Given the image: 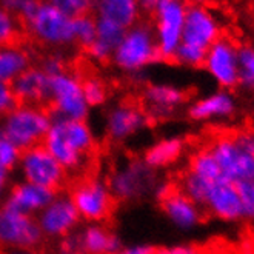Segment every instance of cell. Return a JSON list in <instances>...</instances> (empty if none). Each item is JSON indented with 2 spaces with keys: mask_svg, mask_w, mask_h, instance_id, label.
<instances>
[{
  "mask_svg": "<svg viewBox=\"0 0 254 254\" xmlns=\"http://www.w3.org/2000/svg\"><path fill=\"white\" fill-rule=\"evenodd\" d=\"M42 145L69 174L86 170L96 151L97 140L86 121L53 117Z\"/></svg>",
  "mask_w": 254,
  "mask_h": 254,
  "instance_id": "cell-1",
  "label": "cell"
},
{
  "mask_svg": "<svg viewBox=\"0 0 254 254\" xmlns=\"http://www.w3.org/2000/svg\"><path fill=\"white\" fill-rule=\"evenodd\" d=\"M160 59L151 25L136 23L125 29L111 62L117 69L127 74H139Z\"/></svg>",
  "mask_w": 254,
  "mask_h": 254,
  "instance_id": "cell-2",
  "label": "cell"
},
{
  "mask_svg": "<svg viewBox=\"0 0 254 254\" xmlns=\"http://www.w3.org/2000/svg\"><path fill=\"white\" fill-rule=\"evenodd\" d=\"M51 122L53 116L45 107L17 103V107L2 117L0 129L20 151H25L43 143Z\"/></svg>",
  "mask_w": 254,
  "mask_h": 254,
  "instance_id": "cell-3",
  "label": "cell"
},
{
  "mask_svg": "<svg viewBox=\"0 0 254 254\" xmlns=\"http://www.w3.org/2000/svg\"><path fill=\"white\" fill-rule=\"evenodd\" d=\"M48 103L53 117L69 119V121H86L91 111L83 94L82 77L68 69L50 77Z\"/></svg>",
  "mask_w": 254,
  "mask_h": 254,
  "instance_id": "cell-4",
  "label": "cell"
},
{
  "mask_svg": "<svg viewBox=\"0 0 254 254\" xmlns=\"http://www.w3.org/2000/svg\"><path fill=\"white\" fill-rule=\"evenodd\" d=\"M72 20L74 17L66 12L47 2H40L36 12L25 23L28 33L39 43L51 48H64L76 43Z\"/></svg>",
  "mask_w": 254,
  "mask_h": 254,
  "instance_id": "cell-5",
  "label": "cell"
},
{
  "mask_svg": "<svg viewBox=\"0 0 254 254\" xmlns=\"http://www.w3.org/2000/svg\"><path fill=\"white\" fill-rule=\"evenodd\" d=\"M107 182L116 200L134 202L153 194L159 179L142 159H132L117 167Z\"/></svg>",
  "mask_w": 254,
  "mask_h": 254,
  "instance_id": "cell-6",
  "label": "cell"
},
{
  "mask_svg": "<svg viewBox=\"0 0 254 254\" xmlns=\"http://www.w3.org/2000/svg\"><path fill=\"white\" fill-rule=\"evenodd\" d=\"M69 197L86 223H103L113 214L116 205L108 182L100 177L82 179L71 188Z\"/></svg>",
  "mask_w": 254,
  "mask_h": 254,
  "instance_id": "cell-7",
  "label": "cell"
},
{
  "mask_svg": "<svg viewBox=\"0 0 254 254\" xmlns=\"http://www.w3.org/2000/svg\"><path fill=\"white\" fill-rule=\"evenodd\" d=\"M188 5L184 0H160L154 14L153 33L159 56L163 61H173V57L182 43L184 23Z\"/></svg>",
  "mask_w": 254,
  "mask_h": 254,
  "instance_id": "cell-8",
  "label": "cell"
},
{
  "mask_svg": "<svg viewBox=\"0 0 254 254\" xmlns=\"http://www.w3.org/2000/svg\"><path fill=\"white\" fill-rule=\"evenodd\" d=\"M16 171L20 176V181L50 188L53 191L61 190L68 177V173L64 170V167L43 145L22 151Z\"/></svg>",
  "mask_w": 254,
  "mask_h": 254,
  "instance_id": "cell-9",
  "label": "cell"
},
{
  "mask_svg": "<svg viewBox=\"0 0 254 254\" xmlns=\"http://www.w3.org/2000/svg\"><path fill=\"white\" fill-rule=\"evenodd\" d=\"M43 236L36 217L14 211L6 205L0 206V250L20 251L37 250Z\"/></svg>",
  "mask_w": 254,
  "mask_h": 254,
  "instance_id": "cell-10",
  "label": "cell"
},
{
  "mask_svg": "<svg viewBox=\"0 0 254 254\" xmlns=\"http://www.w3.org/2000/svg\"><path fill=\"white\" fill-rule=\"evenodd\" d=\"M36 220L43 239L51 241H61L76 233L82 222L69 194L61 192H56L54 199L36 216Z\"/></svg>",
  "mask_w": 254,
  "mask_h": 254,
  "instance_id": "cell-11",
  "label": "cell"
},
{
  "mask_svg": "<svg viewBox=\"0 0 254 254\" xmlns=\"http://www.w3.org/2000/svg\"><path fill=\"white\" fill-rule=\"evenodd\" d=\"M208 148L217 162L222 177L234 184L245 181L254 182V156L247 154L236 143L233 134L216 137Z\"/></svg>",
  "mask_w": 254,
  "mask_h": 254,
  "instance_id": "cell-12",
  "label": "cell"
},
{
  "mask_svg": "<svg viewBox=\"0 0 254 254\" xmlns=\"http://www.w3.org/2000/svg\"><path fill=\"white\" fill-rule=\"evenodd\" d=\"M149 125L146 111L131 102L111 107L103 119V132L114 143H125L140 134Z\"/></svg>",
  "mask_w": 254,
  "mask_h": 254,
  "instance_id": "cell-13",
  "label": "cell"
},
{
  "mask_svg": "<svg viewBox=\"0 0 254 254\" xmlns=\"http://www.w3.org/2000/svg\"><path fill=\"white\" fill-rule=\"evenodd\" d=\"M237 45L228 39L220 37L206 50L203 68L220 89H230L239 85V59Z\"/></svg>",
  "mask_w": 254,
  "mask_h": 254,
  "instance_id": "cell-14",
  "label": "cell"
},
{
  "mask_svg": "<svg viewBox=\"0 0 254 254\" xmlns=\"http://www.w3.org/2000/svg\"><path fill=\"white\" fill-rule=\"evenodd\" d=\"M222 37V25L216 14L205 5H190L184 23L182 42L192 47L208 50Z\"/></svg>",
  "mask_w": 254,
  "mask_h": 254,
  "instance_id": "cell-15",
  "label": "cell"
},
{
  "mask_svg": "<svg viewBox=\"0 0 254 254\" xmlns=\"http://www.w3.org/2000/svg\"><path fill=\"white\" fill-rule=\"evenodd\" d=\"M142 99L149 119L165 121L184 105L187 94L182 88L171 83H151L143 89Z\"/></svg>",
  "mask_w": 254,
  "mask_h": 254,
  "instance_id": "cell-16",
  "label": "cell"
},
{
  "mask_svg": "<svg viewBox=\"0 0 254 254\" xmlns=\"http://www.w3.org/2000/svg\"><path fill=\"white\" fill-rule=\"evenodd\" d=\"M203 208L211 216L223 222L244 220L237 187L234 182L228 181L225 177H220L219 181L211 185Z\"/></svg>",
  "mask_w": 254,
  "mask_h": 254,
  "instance_id": "cell-17",
  "label": "cell"
},
{
  "mask_svg": "<svg viewBox=\"0 0 254 254\" xmlns=\"http://www.w3.org/2000/svg\"><path fill=\"white\" fill-rule=\"evenodd\" d=\"M57 191L20 181L14 184L3 205L14 211L36 217L56 196Z\"/></svg>",
  "mask_w": 254,
  "mask_h": 254,
  "instance_id": "cell-18",
  "label": "cell"
},
{
  "mask_svg": "<svg viewBox=\"0 0 254 254\" xmlns=\"http://www.w3.org/2000/svg\"><path fill=\"white\" fill-rule=\"evenodd\" d=\"M11 86L17 103L45 107L50 102V76L40 66H29Z\"/></svg>",
  "mask_w": 254,
  "mask_h": 254,
  "instance_id": "cell-19",
  "label": "cell"
},
{
  "mask_svg": "<svg viewBox=\"0 0 254 254\" xmlns=\"http://www.w3.org/2000/svg\"><path fill=\"white\" fill-rule=\"evenodd\" d=\"M160 206L168 220L182 231L192 230L202 220V208L177 188H174L165 199L160 200Z\"/></svg>",
  "mask_w": 254,
  "mask_h": 254,
  "instance_id": "cell-20",
  "label": "cell"
},
{
  "mask_svg": "<svg viewBox=\"0 0 254 254\" xmlns=\"http://www.w3.org/2000/svg\"><path fill=\"white\" fill-rule=\"evenodd\" d=\"M236 107V99L231 91L217 89V91L192 102L188 108V116L194 122H210L233 116Z\"/></svg>",
  "mask_w": 254,
  "mask_h": 254,
  "instance_id": "cell-21",
  "label": "cell"
},
{
  "mask_svg": "<svg viewBox=\"0 0 254 254\" xmlns=\"http://www.w3.org/2000/svg\"><path fill=\"white\" fill-rule=\"evenodd\" d=\"M85 254H114L122 250V241L103 223H86L77 231Z\"/></svg>",
  "mask_w": 254,
  "mask_h": 254,
  "instance_id": "cell-22",
  "label": "cell"
},
{
  "mask_svg": "<svg viewBox=\"0 0 254 254\" xmlns=\"http://www.w3.org/2000/svg\"><path fill=\"white\" fill-rule=\"evenodd\" d=\"M93 9L96 19L111 22L122 29L134 26L140 19L137 0H94Z\"/></svg>",
  "mask_w": 254,
  "mask_h": 254,
  "instance_id": "cell-23",
  "label": "cell"
},
{
  "mask_svg": "<svg viewBox=\"0 0 254 254\" xmlns=\"http://www.w3.org/2000/svg\"><path fill=\"white\" fill-rule=\"evenodd\" d=\"M96 23H97L96 39L86 48V53L94 62L105 64L111 61V57L117 48L119 42H121L125 29L119 28L117 25L111 22L100 20V19H96Z\"/></svg>",
  "mask_w": 254,
  "mask_h": 254,
  "instance_id": "cell-24",
  "label": "cell"
},
{
  "mask_svg": "<svg viewBox=\"0 0 254 254\" xmlns=\"http://www.w3.org/2000/svg\"><path fill=\"white\" fill-rule=\"evenodd\" d=\"M187 143L182 137H165L154 142L149 146L145 154H143V162L149 168H153L154 171L163 170L167 167H171L181 159L185 153Z\"/></svg>",
  "mask_w": 254,
  "mask_h": 254,
  "instance_id": "cell-25",
  "label": "cell"
},
{
  "mask_svg": "<svg viewBox=\"0 0 254 254\" xmlns=\"http://www.w3.org/2000/svg\"><path fill=\"white\" fill-rule=\"evenodd\" d=\"M31 66V54L17 43L0 47V82L12 83Z\"/></svg>",
  "mask_w": 254,
  "mask_h": 254,
  "instance_id": "cell-26",
  "label": "cell"
},
{
  "mask_svg": "<svg viewBox=\"0 0 254 254\" xmlns=\"http://www.w3.org/2000/svg\"><path fill=\"white\" fill-rule=\"evenodd\" d=\"M187 171L199 176L200 179H203V181L210 184H214L222 177L220 168L217 165L213 153L210 151V148H202L199 151L194 153L190 159Z\"/></svg>",
  "mask_w": 254,
  "mask_h": 254,
  "instance_id": "cell-27",
  "label": "cell"
},
{
  "mask_svg": "<svg viewBox=\"0 0 254 254\" xmlns=\"http://www.w3.org/2000/svg\"><path fill=\"white\" fill-rule=\"evenodd\" d=\"M213 184L203 181L199 176L192 174L190 171H185L181 177V182L177 185V190L182 191L188 199H191L196 205L203 208L208 191H210Z\"/></svg>",
  "mask_w": 254,
  "mask_h": 254,
  "instance_id": "cell-28",
  "label": "cell"
},
{
  "mask_svg": "<svg viewBox=\"0 0 254 254\" xmlns=\"http://www.w3.org/2000/svg\"><path fill=\"white\" fill-rule=\"evenodd\" d=\"M239 85L245 89H254V47L244 45L237 50Z\"/></svg>",
  "mask_w": 254,
  "mask_h": 254,
  "instance_id": "cell-29",
  "label": "cell"
},
{
  "mask_svg": "<svg viewBox=\"0 0 254 254\" xmlns=\"http://www.w3.org/2000/svg\"><path fill=\"white\" fill-rule=\"evenodd\" d=\"M72 31H74V42L86 50L96 39V31H97L96 17L89 16V14L74 17Z\"/></svg>",
  "mask_w": 254,
  "mask_h": 254,
  "instance_id": "cell-30",
  "label": "cell"
},
{
  "mask_svg": "<svg viewBox=\"0 0 254 254\" xmlns=\"http://www.w3.org/2000/svg\"><path fill=\"white\" fill-rule=\"evenodd\" d=\"M82 88L89 108L102 107L108 100V86L97 76H88L82 79Z\"/></svg>",
  "mask_w": 254,
  "mask_h": 254,
  "instance_id": "cell-31",
  "label": "cell"
},
{
  "mask_svg": "<svg viewBox=\"0 0 254 254\" xmlns=\"http://www.w3.org/2000/svg\"><path fill=\"white\" fill-rule=\"evenodd\" d=\"M205 54H206L205 50L196 48V47H192V45L182 42L179 45L173 61L177 65L185 66V68H200L203 66V62H205Z\"/></svg>",
  "mask_w": 254,
  "mask_h": 254,
  "instance_id": "cell-32",
  "label": "cell"
},
{
  "mask_svg": "<svg viewBox=\"0 0 254 254\" xmlns=\"http://www.w3.org/2000/svg\"><path fill=\"white\" fill-rule=\"evenodd\" d=\"M22 151L0 129V170L12 173L17 170Z\"/></svg>",
  "mask_w": 254,
  "mask_h": 254,
  "instance_id": "cell-33",
  "label": "cell"
},
{
  "mask_svg": "<svg viewBox=\"0 0 254 254\" xmlns=\"http://www.w3.org/2000/svg\"><path fill=\"white\" fill-rule=\"evenodd\" d=\"M19 33H20L19 19L0 6V47L14 43Z\"/></svg>",
  "mask_w": 254,
  "mask_h": 254,
  "instance_id": "cell-34",
  "label": "cell"
},
{
  "mask_svg": "<svg viewBox=\"0 0 254 254\" xmlns=\"http://www.w3.org/2000/svg\"><path fill=\"white\" fill-rule=\"evenodd\" d=\"M39 5L40 0H0V6L25 22L36 12Z\"/></svg>",
  "mask_w": 254,
  "mask_h": 254,
  "instance_id": "cell-35",
  "label": "cell"
},
{
  "mask_svg": "<svg viewBox=\"0 0 254 254\" xmlns=\"http://www.w3.org/2000/svg\"><path fill=\"white\" fill-rule=\"evenodd\" d=\"M236 187L242 205V217L244 220L254 223V182L253 181L237 182Z\"/></svg>",
  "mask_w": 254,
  "mask_h": 254,
  "instance_id": "cell-36",
  "label": "cell"
},
{
  "mask_svg": "<svg viewBox=\"0 0 254 254\" xmlns=\"http://www.w3.org/2000/svg\"><path fill=\"white\" fill-rule=\"evenodd\" d=\"M45 2L66 12L71 17L89 14L94 5V0H45Z\"/></svg>",
  "mask_w": 254,
  "mask_h": 254,
  "instance_id": "cell-37",
  "label": "cell"
},
{
  "mask_svg": "<svg viewBox=\"0 0 254 254\" xmlns=\"http://www.w3.org/2000/svg\"><path fill=\"white\" fill-rule=\"evenodd\" d=\"M14 107H17V99L14 96L12 86L0 82V119L5 117Z\"/></svg>",
  "mask_w": 254,
  "mask_h": 254,
  "instance_id": "cell-38",
  "label": "cell"
},
{
  "mask_svg": "<svg viewBox=\"0 0 254 254\" xmlns=\"http://www.w3.org/2000/svg\"><path fill=\"white\" fill-rule=\"evenodd\" d=\"M57 254H85L82 250V245L79 242L77 231L72 233L64 239H61L57 244Z\"/></svg>",
  "mask_w": 254,
  "mask_h": 254,
  "instance_id": "cell-39",
  "label": "cell"
},
{
  "mask_svg": "<svg viewBox=\"0 0 254 254\" xmlns=\"http://www.w3.org/2000/svg\"><path fill=\"white\" fill-rule=\"evenodd\" d=\"M40 68L47 72L50 77H53V76H56V74L66 69L64 57L59 56V54H54V56H50V57L45 59V61L42 62V65H40Z\"/></svg>",
  "mask_w": 254,
  "mask_h": 254,
  "instance_id": "cell-40",
  "label": "cell"
},
{
  "mask_svg": "<svg viewBox=\"0 0 254 254\" xmlns=\"http://www.w3.org/2000/svg\"><path fill=\"white\" fill-rule=\"evenodd\" d=\"M156 254H203L197 245L191 244H181V245H171L156 251Z\"/></svg>",
  "mask_w": 254,
  "mask_h": 254,
  "instance_id": "cell-41",
  "label": "cell"
},
{
  "mask_svg": "<svg viewBox=\"0 0 254 254\" xmlns=\"http://www.w3.org/2000/svg\"><path fill=\"white\" fill-rule=\"evenodd\" d=\"M12 173L0 170V206H2L8 197V192L12 187Z\"/></svg>",
  "mask_w": 254,
  "mask_h": 254,
  "instance_id": "cell-42",
  "label": "cell"
},
{
  "mask_svg": "<svg viewBox=\"0 0 254 254\" xmlns=\"http://www.w3.org/2000/svg\"><path fill=\"white\" fill-rule=\"evenodd\" d=\"M156 248L149 247V245H134V247H127L119 250L114 254H156Z\"/></svg>",
  "mask_w": 254,
  "mask_h": 254,
  "instance_id": "cell-43",
  "label": "cell"
},
{
  "mask_svg": "<svg viewBox=\"0 0 254 254\" xmlns=\"http://www.w3.org/2000/svg\"><path fill=\"white\" fill-rule=\"evenodd\" d=\"M176 187H173L170 182H163V181H159L156 188H154V192H153V196L160 202L162 199H165L168 194L174 190Z\"/></svg>",
  "mask_w": 254,
  "mask_h": 254,
  "instance_id": "cell-44",
  "label": "cell"
},
{
  "mask_svg": "<svg viewBox=\"0 0 254 254\" xmlns=\"http://www.w3.org/2000/svg\"><path fill=\"white\" fill-rule=\"evenodd\" d=\"M159 3H160V0H137L140 12H149V14H153L156 11Z\"/></svg>",
  "mask_w": 254,
  "mask_h": 254,
  "instance_id": "cell-45",
  "label": "cell"
},
{
  "mask_svg": "<svg viewBox=\"0 0 254 254\" xmlns=\"http://www.w3.org/2000/svg\"><path fill=\"white\" fill-rule=\"evenodd\" d=\"M8 254H43L37 250H20V251H9Z\"/></svg>",
  "mask_w": 254,
  "mask_h": 254,
  "instance_id": "cell-46",
  "label": "cell"
},
{
  "mask_svg": "<svg viewBox=\"0 0 254 254\" xmlns=\"http://www.w3.org/2000/svg\"><path fill=\"white\" fill-rule=\"evenodd\" d=\"M191 5H205L208 0H190Z\"/></svg>",
  "mask_w": 254,
  "mask_h": 254,
  "instance_id": "cell-47",
  "label": "cell"
}]
</instances>
